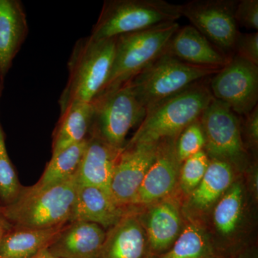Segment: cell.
<instances>
[{
	"label": "cell",
	"instance_id": "1",
	"mask_svg": "<svg viewBox=\"0 0 258 258\" xmlns=\"http://www.w3.org/2000/svg\"><path fill=\"white\" fill-rule=\"evenodd\" d=\"M210 77L149 108L128 144H158L177 139L186 126L200 119L214 99L209 86Z\"/></svg>",
	"mask_w": 258,
	"mask_h": 258
},
{
	"label": "cell",
	"instance_id": "2",
	"mask_svg": "<svg viewBox=\"0 0 258 258\" xmlns=\"http://www.w3.org/2000/svg\"><path fill=\"white\" fill-rule=\"evenodd\" d=\"M77 173L69 179L37 189L23 187L13 203L0 207V214L13 227L46 229L71 222L77 195Z\"/></svg>",
	"mask_w": 258,
	"mask_h": 258
},
{
	"label": "cell",
	"instance_id": "3",
	"mask_svg": "<svg viewBox=\"0 0 258 258\" xmlns=\"http://www.w3.org/2000/svg\"><path fill=\"white\" fill-rule=\"evenodd\" d=\"M115 38L80 39L71 52L67 84L61 93L60 111L76 102H92L104 89L114 59Z\"/></svg>",
	"mask_w": 258,
	"mask_h": 258
},
{
	"label": "cell",
	"instance_id": "4",
	"mask_svg": "<svg viewBox=\"0 0 258 258\" xmlns=\"http://www.w3.org/2000/svg\"><path fill=\"white\" fill-rule=\"evenodd\" d=\"M181 5L164 0H106L90 37L95 40L174 23L181 18Z\"/></svg>",
	"mask_w": 258,
	"mask_h": 258
},
{
	"label": "cell",
	"instance_id": "5",
	"mask_svg": "<svg viewBox=\"0 0 258 258\" xmlns=\"http://www.w3.org/2000/svg\"><path fill=\"white\" fill-rule=\"evenodd\" d=\"M220 70L191 66L164 53L127 82L147 112L159 102L213 76Z\"/></svg>",
	"mask_w": 258,
	"mask_h": 258
},
{
	"label": "cell",
	"instance_id": "6",
	"mask_svg": "<svg viewBox=\"0 0 258 258\" xmlns=\"http://www.w3.org/2000/svg\"><path fill=\"white\" fill-rule=\"evenodd\" d=\"M179 28L174 22L117 37L113 66L103 91L126 83L164 54Z\"/></svg>",
	"mask_w": 258,
	"mask_h": 258
},
{
	"label": "cell",
	"instance_id": "7",
	"mask_svg": "<svg viewBox=\"0 0 258 258\" xmlns=\"http://www.w3.org/2000/svg\"><path fill=\"white\" fill-rule=\"evenodd\" d=\"M92 102L94 113L90 133L115 149H123L129 131L146 115L128 83L102 91Z\"/></svg>",
	"mask_w": 258,
	"mask_h": 258
},
{
	"label": "cell",
	"instance_id": "8",
	"mask_svg": "<svg viewBox=\"0 0 258 258\" xmlns=\"http://www.w3.org/2000/svg\"><path fill=\"white\" fill-rule=\"evenodd\" d=\"M237 0H191L181 5V16L226 55L232 57L240 34L235 21Z\"/></svg>",
	"mask_w": 258,
	"mask_h": 258
},
{
	"label": "cell",
	"instance_id": "9",
	"mask_svg": "<svg viewBox=\"0 0 258 258\" xmlns=\"http://www.w3.org/2000/svg\"><path fill=\"white\" fill-rule=\"evenodd\" d=\"M209 86L215 99L240 116L247 114L257 106L258 66L234 55L210 77Z\"/></svg>",
	"mask_w": 258,
	"mask_h": 258
},
{
	"label": "cell",
	"instance_id": "10",
	"mask_svg": "<svg viewBox=\"0 0 258 258\" xmlns=\"http://www.w3.org/2000/svg\"><path fill=\"white\" fill-rule=\"evenodd\" d=\"M200 121L206 139L204 151L210 159L237 162L245 155L240 117L223 102L214 98Z\"/></svg>",
	"mask_w": 258,
	"mask_h": 258
},
{
	"label": "cell",
	"instance_id": "11",
	"mask_svg": "<svg viewBox=\"0 0 258 258\" xmlns=\"http://www.w3.org/2000/svg\"><path fill=\"white\" fill-rule=\"evenodd\" d=\"M158 144H127L113 169L112 198L120 208L133 204L144 176L157 156Z\"/></svg>",
	"mask_w": 258,
	"mask_h": 258
},
{
	"label": "cell",
	"instance_id": "12",
	"mask_svg": "<svg viewBox=\"0 0 258 258\" xmlns=\"http://www.w3.org/2000/svg\"><path fill=\"white\" fill-rule=\"evenodd\" d=\"M176 140L165 139L158 143L155 160L144 176L133 204L154 203L174 189L181 164L176 157Z\"/></svg>",
	"mask_w": 258,
	"mask_h": 258
},
{
	"label": "cell",
	"instance_id": "13",
	"mask_svg": "<svg viewBox=\"0 0 258 258\" xmlns=\"http://www.w3.org/2000/svg\"><path fill=\"white\" fill-rule=\"evenodd\" d=\"M164 53L198 67L221 69L232 57L212 45L192 25L178 29L166 45Z\"/></svg>",
	"mask_w": 258,
	"mask_h": 258
},
{
	"label": "cell",
	"instance_id": "14",
	"mask_svg": "<svg viewBox=\"0 0 258 258\" xmlns=\"http://www.w3.org/2000/svg\"><path fill=\"white\" fill-rule=\"evenodd\" d=\"M106 238L104 229L97 224L70 222L47 251L56 258H100Z\"/></svg>",
	"mask_w": 258,
	"mask_h": 258
},
{
	"label": "cell",
	"instance_id": "15",
	"mask_svg": "<svg viewBox=\"0 0 258 258\" xmlns=\"http://www.w3.org/2000/svg\"><path fill=\"white\" fill-rule=\"evenodd\" d=\"M122 150L112 147L96 134L90 133L77 171L79 184L96 186L111 196L112 176Z\"/></svg>",
	"mask_w": 258,
	"mask_h": 258
},
{
	"label": "cell",
	"instance_id": "16",
	"mask_svg": "<svg viewBox=\"0 0 258 258\" xmlns=\"http://www.w3.org/2000/svg\"><path fill=\"white\" fill-rule=\"evenodd\" d=\"M28 33L26 13L20 0H0V81L4 82Z\"/></svg>",
	"mask_w": 258,
	"mask_h": 258
},
{
	"label": "cell",
	"instance_id": "17",
	"mask_svg": "<svg viewBox=\"0 0 258 258\" xmlns=\"http://www.w3.org/2000/svg\"><path fill=\"white\" fill-rule=\"evenodd\" d=\"M124 216L111 195L96 186L79 184L71 222H92L103 229L112 228Z\"/></svg>",
	"mask_w": 258,
	"mask_h": 258
},
{
	"label": "cell",
	"instance_id": "18",
	"mask_svg": "<svg viewBox=\"0 0 258 258\" xmlns=\"http://www.w3.org/2000/svg\"><path fill=\"white\" fill-rule=\"evenodd\" d=\"M60 112L52 139V155L86 141L92 128L93 102L73 103Z\"/></svg>",
	"mask_w": 258,
	"mask_h": 258
},
{
	"label": "cell",
	"instance_id": "19",
	"mask_svg": "<svg viewBox=\"0 0 258 258\" xmlns=\"http://www.w3.org/2000/svg\"><path fill=\"white\" fill-rule=\"evenodd\" d=\"M68 223L46 229L21 228L10 226L0 244V258L34 257L47 249Z\"/></svg>",
	"mask_w": 258,
	"mask_h": 258
},
{
	"label": "cell",
	"instance_id": "20",
	"mask_svg": "<svg viewBox=\"0 0 258 258\" xmlns=\"http://www.w3.org/2000/svg\"><path fill=\"white\" fill-rule=\"evenodd\" d=\"M144 247L145 235L138 220L124 216L106 235L100 258H142Z\"/></svg>",
	"mask_w": 258,
	"mask_h": 258
},
{
	"label": "cell",
	"instance_id": "21",
	"mask_svg": "<svg viewBox=\"0 0 258 258\" xmlns=\"http://www.w3.org/2000/svg\"><path fill=\"white\" fill-rule=\"evenodd\" d=\"M232 166L227 161L210 159L203 179L192 191L191 201L200 208H208L232 184Z\"/></svg>",
	"mask_w": 258,
	"mask_h": 258
},
{
	"label": "cell",
	"instance_id": "22",
	"mask_svg": "<svg viewBox=\"0 0 258 258\" xmlns=\"http://www.w3.org/2000/svg\"><path fill=\"white\" fill-rule=\"evenodd\" d=\"M86 144L87 139L52 155L41 178L32 187L37 189H46L74 176L79 170Z\"/></svg>",
	"mask_w": 258,
	"mask_h": 258
},
{
	"label": "cell",
	"instance_id": "23",
	"mask_svg": "<svg viewBox=\"0 0 258 258\" xmlns=\"http://www.w3.org/2000/svg\"><path fill=\"white\" fill-rule=\"evenodd\" d=\"M180 228L179 212L169 203L160 204L153 209L148 220L149 240L156 249H163L172 243Z\"/></svg>",
	"mask_w": 258,
	"mask_h": 258
},
{
	"label": "cell",
	"instance_id": "24",
	"mask_svg": "<svg viewBox=\"0 0 258 258\" xmlns=\"http://www.w3.org/2000/svg\"><path fill=\"white\" fill-rule=\"evenodd\" d=\"M4 82L0 81V99ZM23 186L19 181L13 163L10 160L5 143V134L0 120V207L13 203L18 198Z\"/></svg>",
	"mask_w": 258,
	"mask_h": 258
},
{
	"label": "cell",
	"instance_id": "25",
	"mask_svg": "<svg viewBox=\"0 0 258 258\" xmlns=\"http://www.w3.org/2000/svg\"><path fill=\"white\" fill-rule=\"evenodd\" d=\"M242 191L239 184H234L217 204L214 221L220 232L228 235L235 229L242 210Z\"/></svg>",
	"mask_w": 258,
	"mask_h": 258
},
{
	"label": "cell",
	"instance_id": "26",
	"mask_svg": "<svg viewBox=\"0 0 258 258\" xmlns=\"http://www.w3.org/2000/svg\"><path fill=\"white\" fill-rule=\"evenodd\" d=\"M205 250L206 242L203 233L191 225L184 229L164 258H200Z\"/></svg>",
	"mask_w": 258,
	"mask_h": 258
},
{
	"label": "cell",
	"instance_id": "27",
	"mask_svg": "<svg viewBox=\"0 0 258 258\" xmlns=\"http://www.w3.org/2000/svg\"><path fill=\"white\" fill-rule=\"evenodd\" d=\"M206 139L200 119L195 120L180 133L176 140V157L180 163L203 151Z\"/></svg>",
	"mask_w": 258,
	"mask_h": 258
},
{
	"label": "cell",
	"instance_id": "28",
	"mask_svg": "<svg viewBox=\"0 0 258 258\" xmlns=\"http://www.w3.org/2000/svg\"><path fill=\"white\" fill-rule=\"evenodd\" d=\"M210 159L205 151L191 156L184 161L181 169V182L186 192L193 191L203 179Z\"/></svg>",
	"mask_w": 258,
	"mask_h": 258
},
{
	"label": "cell",
	"instance_id": "29",
	"mask_svg": "<svg viewBox=\"0 0 258 258\" xmlns=\"http://www.w3.org/2000/svg\"><path fill=\"white\" fill-rule=\"evenodd\" d=\"M234 55L258 66V32H240L234 47Z\"/></svg>",
	"mask_w": 258,
	"mask_h": 258
},
{
	"label": "cell",
	"instance_id": "30",
	"mask_svg": "<svg viewBox=\"0 0 258 258\" xmlns=\"http://www.w3.org/2000/svg\"><path fill=\"white\" fill-rule=\"evenodd\" d=\"M237 26L257 31L258 29L257 0H240L235 12Z\"/></svg>",
	"mask_w": 258,
	"mask_h": 258
},
{
	"label": "cell",
	"instance_id": "31",
	"mask_svg": "<svg viewBox=\"0 0 258 258\" xmlns=\"http://www.w3.org/2000/svg\"><path fill=\"white\" fill-rule=\"evenodd\" d=\"M240 125L244 128L249 142L252 145L257 144L258 139V107L257 106L247 114L240 116Z\"/></svg>",
	"mask_w": 258,
	"mask_h": 258
},
{
	"label": "cell",
	"instance_id": "32",
	"mask_svg": "<svg viewBox=\"0 0 258 258\" xmlns=\"http://www.w3.org/2000/svg\"><path fill=\"white\" fill-rule=\"evenodd\" d=\"M9 222L7 221L5 219L0 220V244H1L2 241H3V237L6 233L7 231L9 230L10 227Z\"/></svg>",
	"mask_w": 258,
	"mask_h": 258
},
{
	"label": "cell",
	"instance_id": "33",
	"mask_svg": "<svg viewBox=\"0 0 258 258\" xmlns=\"http://www.w3.org/2000/svg\"><path fill=\"white\" fill-rule=\"evenodd\" d=\"M32 258H56L53 257V256L51 255L48 252H47V249H45V250H42V252H39L38 254H36V255L34 256Z\"/></svg>",
	"mask_w": 258,
	"mask_h": 258
},
{
	"label": "cell",
	"instance_id": "34",
	"mask_svg": "<svg viewBox=\"0 0 258 258\" xmlns=\"http://www.w3.org/2000/svg\"><path fill=\"white\" fill-rule=\"evenodd\" d=\"M3 219H5L4 217L2 216L1 214H0V220H3Z\"/></svg>",
	"mask_w": 258,
	"mask_h": 258
}]
</instances>
